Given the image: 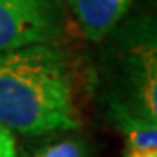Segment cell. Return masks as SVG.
<instances>
[{
  "mask_svg": "<svg viewBox=\"0 0 157 157\" xmlns=\"http://www.w3.org/2000/svg\"><path fill=\"white\" fill-rule=\"evenodd\" d=\"M0 124L42 136L80 126L72 58L54 42L0 52Z\"/></svg>",
  "mask_w": 157,
  "mask_h": 157,
  "instance_id": "6da1fadb",
  "label": "cell"
},
{
  "mask_svg": "<svg viewBox=\"0 0 157 157\" xmlns=\"http://www.w3.org/2000/svg\"><path fill=\"white\" fill-rule=\"evenodd\" d=\"M101 42L100 77L108 110L157 124V14L131 16Z\"/></svg>",
  "mask_w": 157,
  "mask_h": 157,
  "instance_id": "7a4b0ae2",
  "label": "cell"
},
{
  "mask_svg": "<svg viewBox=\"0 0 157 157\" xmlns=\"http://www.w3.org/2000/svg\"><path fill=\"white\" fill-rule=\"evenodd\" d=\"M61 17L54 0H0V52L56 42Z\"/></svg>",
  "mask_w": 157,
  "mask_h": 157,
  "instance_id": "3957f363",
  "label": "cell"
},
{
  "mask_svg": "<svg viewBox=\"0 0 157 157\" xmlns=\"http://www.w3.org/2000/svg\"><path fill=\"white\" fill-rule=\"evenodd\" d=\"M135 0H70V7L86 39L101 42L128 14Z\"/></svg>",
  "mask_w": 157,
  "mask_h": 157,
  "instance_id": "277c9868",
  "label": "cell"
},
{
  "mask_svg": "<svg viewBox=\"0 0 157 157\" xmlns=\"http://www.w3.org/2000/svg\"><path fill=\"white\" fill-rule=\"evenodd\" d=\"M115 128L124 136L122 157H157V124L133 117L121 110H108Z\"/></svg>",
  "mask_w": 157,
  "mask_h": 157,
  "instance_id": "5b68a950",
  "label": "cell"
},
{
  "mask_svg": "<svg viewBox=\"0 0 157 157\" xmlns=\"http://www.w3.org/2000/svg\"><path fill=\"white\" fill-rule=\"evenodd\" d=\"M32 157H91V147L87 140L72 136L42 147Z\"/></svg>",
  "mask_w": 157,
  "mask_h": 157,
  "instance_id": "8992f818",
  "label": "cell"
},
{
  "mask_svg": "<svg viewBox=\"0 0 157 157\" xmlns=\"http://www.w3.org/2000/svg\"><path fill=\"white\" fill-rule=\"evenodd\" d=\"M0 157H16L14 133L0 124Z\"/></svg>",
  "mask_w": 157,
  "mask_h": 157,
  "instance_id": "52a82bcc",
  "label": "cell"
}]
</instances>
